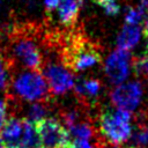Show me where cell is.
Segmentation results:
<instances>
[{
	"label": "cell",
	"instance_id": "cell-1",
	"mask_svg": "<svg viewBox=\"0 0 148 148\" xmlns=\"http://www.w3.org/2000/svg\"><path fill=\"white\" fill-rule=\"evenodd\" d=\"M12 92L22 101L36 103L47 102L50 88L39 71H23L12 76L10 80Z\"/></svg>",
	"mask_w": 148,
	"mask_h": 148
},
{
	"label": "cell",
	"instance_id": "cell-2",
	"mask_svg": "<svg viewBox=\"0 0 148 148\" xmlns=\"http://www.w3.org/2000/svg\"><path fill=\"white\" fill-rule=\"evenodd\" d=\"M131 119V112L125 110L103 111L98 117V124L99 131L106 142L117 146L127 141L132 135Z\"/></svg>",
	"mask_w": 148,
	"mask_h": 148
},
{
	"label": "cell",
	"instance_id": "cell-3",
	"mask_svg": "<svg viewBox=\"0 0 148 148\" xmlns=\"http://www.w3.org/2000/svg\"><path fill=\"white\" fill-rule=\"evenodd\" d=\"M62 60L66 67L74 72H80L95 66L102 59L97 47L91 42L82 37H76L65 47Z\"/></svg>",
	"mask_w": 148,
	"mask_h": 148
},
{
	"label": "cell",
	"instance_id": "cell-4",
	"mask_svg": "<svg viewBox=\"0 0 148 148\" xmlns=\"http://www.w3.org/2000/svg\"><path fill=\"white\" fill-rule=\"evenodd\" d=\"M12 62L18 61L23 67L39 71L43 67V57L38 45L29 34H16L12 38Z\"/></svg>",
	"mask_w": 148,
	"mask_h": 148
},
{
	"label": "cell",
	"instance_id": "cell-5",
	"mask_svg": "<svg viewBox=\"0 0 148 148\" xmlns=\"http://www.w3.org/2000/svg\"><path fill=\"white\" fill-rule=\"evenodd\" d=\"M42 147L44 148H69L72 145L68 130L54 118H44L35 124Z\"/></svg>",
	"mask_w": 148,
	"mask_h": 148
},
{
	"label": "cell",
	"instance_id": "cell-6",
	"mask_svg": "<svg viewBox=\"0 0 148 148\" xmlns=\"http://www.w3.org/2000/svg\"><path fill=\"white\" fill-rule=\"evenodd\" d=\"M142 96L143 89L139 81L121 83L117 86L110 95L111 101L117 109L128 112H132L140 105Z\"/></svg>",
	"mask_w": 148,
	"mask_h": 148
},
{
	"label": "cell",
	"instance_id": "cell-7",
	"mask_svg": "<svg viewBox=\"0 0 148 148\" xmlns=\"http://www.w3.org/2000/svg\"><path fill=\"white\" fill-rule=\"evenodd\" d=\"M132 56L130 51L117 49L105 60L104 72L113 84H121L130 74Z\"/></svg>",
	"mask_w": 148,
	"mask_h": 148
},
{
	"label": "cell",
	"instance_id": "cell-8",
	"mask_svg": "<svg viewBox=\"0 0 148 148\" xmlns=\"http://www.w3.org/2000/svg\"><path fill=\"white\" fill-rule=\"evenodd\" d=\"M44 77L49 84L50 91L54 95H62L74 87L72 72L60 64H47L44 68Z\"/></svg>",
	"mask_w": 148,
	"mask_h": 148
},
{
	"label": "cell",
	"instance_id": "cell-9",
	"mask_svg": "<svg viewBox=\"0 0 148 148\" xmlns=\"http://www.w3.org/2000/svg\"><path fill=\"white\" fill-rule=\"evenodd\" d=\"M1 139L6 148H24L23 147V121L10 117L1 130Z\"/></svg>",
	"mask_w": 148,
	"mask_h": 148
},
{
	"label": "cell",
	"instance_id": "cell-10",
	"mask_svg": "<svg viewBox=\"0 0 148 148\" xmlns=\"http://www.w3.org/2000/svg\"><path fill=\"white\" fill-rule=\"evenodd\" d=\"M101 82L95 79H79L74 83L75 96L80 102L94 103L101 92Z\"/></svg>",
	"mask_w": 148,
	"mask_h": 148
},
{
	"label": "cell",
	"instance_id": "cell-11",
	"mask_svg": "<svg viewBox=\"0 0 148 148\" xmlns=\"http://www.w3.org/2000/svg\"><path fill=\"white\" fill-rule=\"evenodd\" d=\"M83 0H60L58 6L59 21L65 27L74 25Z\"/></svg>",
	"mask_w": 148,
	"mask_h": 148
},
{
	"label": "cell",
	"instance_id": "cell-12",
	"mask_svg": "<svg viewBox=\"0 0 148 148\" xmlns=\"http://www.w3.org/2000/svg\"><path fill=\"white\" fill-rule=\"evenodd\" d=\"M140 37H141V29L139 25L125 24L117 38L118 49H123L127 51L131 50L139 43Z\"/></svg>",
	"mask_w": 148,
	"mask_h": 148
},
{
	"label": "cell",
	"instance_id": "cell-13",
	"mask_svg": "<svg viewBox=\"0 0 148 148\" xmlns=\"http://www.w3.org/2000/svg\"><path fill=\"white\" fill-rule=\"evenodd\" d=\"M71 138H74L75 140H84L88 141L90 138L94 136V127L87 120H81L80 123L75 124L74 126L68 128Z\"/></svg>",
	"mask_w": 148,
	"mask_h": 148
},
{
	"label": "cell",
	"instance_id": "cell-14",
	"mask_svg": "<svg viewBox=\"0 0 148 148\" xmlns=\"http://www.w3.org/2000/svg\"><path fill=\"white\" fill-rule=\"evenodd\" d=\"M147 14H148V12L141 5H139L138 7H128L126 10V15H125L126 24L139 25L140 23L143 22Z\"/></svg>",
	"mask_w": 148,
	"mask_h": 148
},
{
	"label": "cell",
	"instance_id": "cell-15",
	"mask_svg": "<svg viewBox=\"0 0 148 148\" xmlns=\"http://www.w3.org/2000/svg\"><path fill=\"white\" fill-rule=\"evenodd\" d=\"M46 102H36V103H31L29 109H28V116L27 119H29L30 121H32L34 124L40 121L42 119L46 118V113H47V108H46Z\"/></svg>",
	"mask_w": 148,
	"mask_h": 148
},
{
	"label": "cell",
	"instance_id": "cell-16",
	"mask_svg": "<svg viewBox=\"0 0 148 148\" xmlns=\"http://www.w3.org/2000/svg\"><path fill=\"white\" fill-rule=\"evenodd\" d=\"M132 68L138 77L148 79V52L132 58Z\"/></svg>",
	"mask_w": 148,
	"mask_h": 148
},
{
	"label": "cell",
	"instance_id": "cell-17",
	"mask_svg": "<svg viewBox=\"0 0 148 148\" xmlns=\"http://www.w3.org/2000/svg\"><path fill=\"white\" fill-rule=\"evenodd\" d=\"M99 7L103 8L108 15H117L120 12V5L117 0H94Z\"/></svg>",
	"mask_w": 148,
	"mask_h": 148
},
{
	"label": "cell",
	"instance_id": "cell-18",
	"mask_svg": "<svg viewBox=\"0 0 148 148\" xmlns=\"http://www.w3.org/2000/svg\"><path fill=\"white\" fill-rule=\"evenodd\" d=\"M134 141L140 146H148V124L141 125V127H139L134 135Z\"/></svg>",
	"mask_w": 148,
	"mask_h": 148
},
{
	"label": "cell",
	"instance_id": "cell-19",
	"mask_svg": "<svg viewBox=\"0 0 148 148\" xmlns=\"http://www.w3.org/2000/svg\"><path fill=\"white\" fill-rule=\"evenodd\" d=\"M6 114H7V105L6 102L0 99V132L3 127V125L6 124Z\"/></svg>",
	"mask_w": 148,
	"mask_h": 148
},
{
	"label": "cell",
	"instance_id": "cell-20",
	"mask_svg": "<svg viewBox=\"0 0 148 148\" xmlns=\"http://www.w3.org/2000/svg\"><path fill=\"white\" fill-rule=\"evenodd\" d=\"M69 148H94L88 141L84 140H75L74 142H72V145L69 146Z\"/></svg>",
	"mask_w": 148,
	"mask_h": 148
},
{
	"label": "cell",
	"instance_id": "cell-21",
	"mask_svg": "<svg viewBox=\"0 0 148 148\" xmlns=\"http://www.w3.org/2000/svg\"><path fill=\"white\" fill-rule=\"evenodd\" d=\"M59 2H60V0H44L45 8L47 10H50V12L53 10V9H56V8H58Z\"/></svg>",
	"mask_w": 148,
	"mask_h": 148
},
{
	"label": "cell",
	"instance_id": "cell-22",
	"mask_svg": "<svg viewBox=\"0 0 148 148\" xmlns=\"http://www.w3.org/2000/svg\"><path fill=\"white\" fill-rule=\"evenodd\" d=\"M142 32H143V36L147 40V46H148V18L143 23V29H142Z\"/></svg>",
	"mask_w": 148,
	"mask_h": 148
},
{
	"label": "cell",
	"instance_id": "cell-23",
	"mask_svg": "<svg viewBox=\"0 0 148 148\" xmlns=\"http://www.w3.org/2000/svg\"><path fill=\"white\" fill-rule=\"evenodd\" d=\"M147 12H148V0H141V3H140Z\"/></svg>",
	"mask_w": 148,
	"mask_h": 148
},
{
	"label": "cell",
	"instance_id": "cell-24",
	"mask_svg": "<svg viewBox=\"0 0 148 148\" xmlns=\"http://www.w3.org/2000/svg\"><path fill=\"white\" fill-rule=\"evenodd\" d=\"M99 148H118V147L114 146V145H111V143H104V145H102V147H99Z\"/></svg>",
	"mask_w": 148,
	"mask_h": 148
},
{
	"label": "cell",
	"instance_id": "cell-25",
	"mask_svg": "<svg viewBox=\"0 0 148 148\" xmlns=\"http://www.w3.org/2000/svg\"><path fill=\"white\" fill-rule=\"evenodd\" d=\"M0 148H6V146H5V143H3L2 139H1V136H0Z\"/></svg>",
	"mask_w": 148,
	"mask_h": 148
},
{
	"label": "cell",
	"instance_id": "cell-26",
	"mask_svg": "<svg viewBox=\"0 0 148 148\" xmlns=\"http://www.w3.org/2000/svg\"><path fill=\"white\" fill-rule=\"evenodd\" d=\"M126 148H136V147H126Z\"/></svg>",
	"mask_w": 148,
	"mask_h": 148
},
{
	"label": "cell",
	"instance_id": "cell-27",
	"mask_svg": "<svg viewBox=\"0 0 148 148\" xmlns=\"http://www.w3.org/2000/svg\"><path fill=\"white\" fill-rule=\"evenodd\" d=\"M37 148H44V147H37Z\"/></svg>",
	"mask_w": 148,
	"mask_h": 148
}]
</instances>
